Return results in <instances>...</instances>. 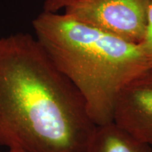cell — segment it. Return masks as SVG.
<instances>
[{"label": "cell", "mask_w": 152, "mask_h": 152, "mask_svg": "<svg viewBox=\"0 0 152 152\" xmlns=\"http://www.w3.org/2000/svg\"><path fill=\"white\" fill-rule=\"evenodd\" d=\"M150 0H75L68 16L125 41L140 44L145 33Z\"/></svg>", "instance_id": "3957f363"}, {"label": "cell", "mask_w": 152, "mask_h": 152, "mask_svg": "<svg viewBox=\"0 0 152 152\" xmlns=\"http://www.w3.org/2000/svg\"><path fill=\"white\" fill-rule=\"evenodd\" d=\"M96 126L83 95L35 37L0 39V144L26 152H87Z\"/></svg>", "instance_id": "6da1fadb"}, {"label": "cell", "mask_w": 152, "mask_h": 152, "mask_svg": "<svg viewBox=\"0 0 152 152\" xmlns=\"http://www.w3.org/2000/svg\"><path fill=\"white\" fill-rule=\"evenodd\" d=\"M8 152H26V151L19 149H9Z\"/></svg>", "instance_id": "ba28073f"}, {"label": "cell", "mask_w": 152, "mask_h": 152, "mask_svg": "<svg viewBox=\"0 0 152 152\" xmlns=\"http://www.w3.org/2000/svg\"><path fill=\"white\" fill-rule=\"evenodd\" d=\"M33 26L35 37L52 62L83 95L94 124L113 122L119 94L149 71L140 45L65 14L43 11Z\"/></svg>", "instance_id": "7a4b0ae2"}, {"label": "cell", "mask_w": 152, "mask_h": 152, "mask_svg": "<svg viewBox=\"0 0 152 152\" xmlns=\"http://www.w3.org/2000/svg\"><path fill=\"white\" fill-rule=\"evenodd\" d=\"M113 122L134 137L152 146V71L140 75L119 94Z\"/></svg>", "instance_id": "277c9868"}, {"label": "cell", "mask_w": 152, "mask_h": 152, "mask_svg": "<svg viewBox=\"0 0 152 152\" xmlns=\"http://www.w3.org/2000/svg\"><path fill=\"white\" fill-rule=\"evenodd\" d=\"M139 45L145 56L149 70L152 71V0L149 1L145 33Z\"/></svg>", "instance_id": "8992f818"}, {"label": "cell", "mask_w": 152, "mask_h": 152, "mask_svg": "<svg viewBox=\"0 0 152 152\" xmlns=\"http://www.w3.org/2000/svg\"><path fill=\"white\" fill-rule=\"evenodd\" d=\"M151 147L111 122L96 125L87 152H152Z\"/></svg>", "instance_id": "5b68a950"}, {"label": "cell", "mask_w": 152, "mask_h": 152, "mask_svg": "<svg viewBox=\"0 0 152 152\" xmlns=\"http://www.w3.org/2000/svg\"><path fill=\"white\" fill-rule=\"evenodd\" d=\"M75 0H45L43 11L46 12L58 13L61 9H65Z\"/></svg>", "instance_id": "52a82bcc"}]
</instances>
